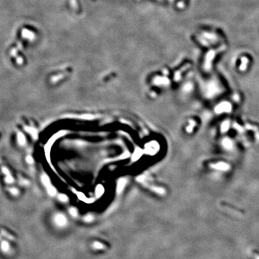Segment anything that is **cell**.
I'll return each mask as SVG.
<instances>
[{
    "label": "cell",
    "instance_id": "6da1fadb",
    "mask_svg": "<svg viewBox=\"0 0 259 259\" xmlns=\"http://www.w3.org/2000/svg\"><path fill=\"white\" fill-rule=\"evenodd\" d=\"M1 247H2V249L4 250V251H7V250L9 249V245L7 244V243H6V242L4 241L2 243Z\"/></svg>",
    "mask_w": 259,
    "mask_h": 259
},
{
    "label": "cell",
    "instance_id": "7a4b0ae2",
    "mask_svg": "<svg viewBox=\"0 0 259 259\" xmlns=\"http://www.w3.org/2000/svg\"><path fill=\"white\" fill-rule=\"evenodd\" d=\"M2 235H5V237H7V238L10 239V240H13L14 239V237H12V235H11L10 234H9V233H8L7 231H5V230H2Z\"/></svg>",
    "mask_w": 259,
    "mask_h": 259
},
{
    "label": "cell",
    "instance_id": "3957f363",
    "mask_svg": "<svg viewBox=\"0 0 259 259\" xmlns=\"http://www.w3.org/2000/svg\"><path fill=\"white\" fill-rule=\"evenodd\" d=\"M0 240H1V236H0Z\"/></svg>",
    "mask_w": 259,
    "mask_h": 259
}]
</instances>
